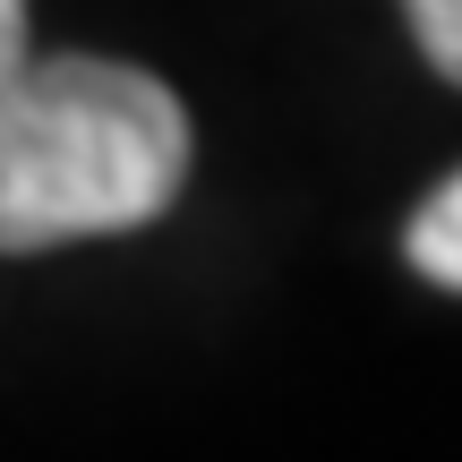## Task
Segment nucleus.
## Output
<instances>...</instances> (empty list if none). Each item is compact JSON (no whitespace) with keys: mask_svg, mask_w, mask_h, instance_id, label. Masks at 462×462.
Wrapping results in <instances>:
<instances>
[{"mask_svg":"<svg viewBox=\"0 0 462 462\" xmlns=\"http://www.w3.org/2000/svg\"><path fill=\"white\" fill-rule=\"evenodd\" d=\"M189 180V112L129 60H17L0 86V257L154 223Z\"/></svg>","mask_w":462,"mask_h":462,"instance_id":"obj_1","label":"nucleus"},{"mask_svg":"<svg viewBox=\"0 0 462 462\" xmlns=\"http://www.w3.org/2000/svg\"><path fill=\"white\" fill-rule=\"evenodd\" d=\"M402 257H411L437 291H462V171L411 215V231H402Z\"/></svg>","mask_w":462,"mask_h":462,"instance_id":"obj_2","label":"nucleus"},{"mask_svg":"<svg viewBox=\"0 0 462 462\" xmlns=\"http://www.w3.org/2000/svg\"><path fill=\"white\" fill-rule=\"evenodd\" d=\"M402 9H411V26H420V51L462 86V0H402Z\"/></svg>","mask_w":462,"mask_h":462,"instance_id":"obj_3","label":"nucleus"},{"mask_svg":"<svg viewBox=\"0 0 462 462\" xmlns=\"http://www.w3.org/2000/svg\"><path fill=\"white\" fill-rule=\"evenodd\" d=\"M17 60H26V0H0V86L17 78Z\"/></svg>","mask_w":462,"mask_h":462,"instance_id":"obj_4","label":"nucleus"}]
</instances>
